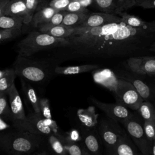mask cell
Segmentation results:
<instances>
[{"label":"cell","mask_w":155,"mask_h":155,"mask_svg":"<svg viewBox=\"0 0 155 155\" xmlns=\"http://www.w3.org/2000/svg\"><path fill=\"white\" fill-rule=\"evenodd\" d=\"M5 72H6V69L3 70H0V78H1L5 74Z\"/></svg>","instance_id":"obj_45"},{"label":"cell","mask_w":155,"mask_h":155,"mask_svg":"<svg viewBox=\"0 0 155 155\" xmlns=\"http://www.w3.org/2000/svg\"><path fill=\"white\" fill-rule=\"evenodd\" d=\"M22 28L0 29V43L13 39L20 35Z\"/></svg>","instance_id":"obj_31"},{"label":"cell","mask_w":155,"mask_h":155,"mask_svg":"<svg viewBox=\"0 0 155 155\" xmlns=\"http://www.w3.org/2000/svg\"><path fill=\"white\" fill-rule=\"evenodd\" d=\"M67 11L66 10H59L56 12L53 16L51 18V19L45 24L44 25H41L38 27L39 28H48L53 26L58 25L59 24H61L64 17V15H65Z\"/></svg>","instance_id":"obj_32"},{"label":"cell","mask_w":155,"mask_h":155,"mask_svg":"<svg viewBox=\"0 0 155 155\" xmlns=\"http://www.w3.org/2000/svg\"><path fill=\"white\" fill-rule=\"evenodd\" d=\"M80 133L84 144L90 154H101L103 143L98 133L97 127L88 128L83 125Z\"/></svg>","instance_id":"obj_12"},{"label":"cell","mask_w":155,"mask_h":155,"mask_svg":"<svg viewBox=\"0 0 155 155\" xmlns=\"http://www.w3.org/2000/svg\"><path fill=\"white\" fill-rule=\"evenodd\" d=\"M44 140L45 137L16 128H8L0 131V151L15 155L37 154L42 150Z\"/></svg>","instance_id":"obj_3"},{"label":"cell","mask_w":155,"mask_h":155,"mask_svg":"<svg viewBox=\"0 0 155 155\" xmlns=\"http://www.w3.org/2000/svg\"><path fill=\"white\" fill-rule=\"evenodd\" d=\"M111 70L117 77L130 82L143 101L153 102L155 97V75L137 73L120 64L113 65Z\"/></svg>","instance_id":"obj_5"},{"label":"cell","mask_w":155,"mask_h":155,"mask_svg":"<svg viewBox=\"0 0 155 155\" xmlns=\"http://www.w3.org/2000/svg\"><path fill=\"white\" fill-rule=\"evenodd\" d=\"M153 104H154V107H155V97H154V101H153Z\"/></svg>","instance_id":"obj_46"},{"label":"cell","mask_w":155,"mask_h":155,"mask_svg":"<svg viewBox=\"0 0 155 155\" xmlns=\"http://www.w3.org/2000/svg\"><path fill=\"white\" fill-rule=\"evenodd\" d=\"M121 18V22L131 27L136 28H150L155 27V21L147 22L134 15L128 14L124 12L119 14Z\"/></svg>","instance_id":"obj_22"},{"label":"cell","mask_w":155,"mask_h":155,"mask_svg":"<svg viewBox=\"0 0 155 155\" xmlns=\"http://www.w3.org/2000/svg\"><path fill=\"white\" fill-rule=\"evenodd\" d=\"M23 22L19 18L7 15L0 16V29L22 28Z\"/></svg>","instance_id":"obj_27"},{"label":"cell","mask_w":155,"mask_h":155,"mask_svg":"<svg viewBox=\"0 0 155 155\" xmlns=\"http://www.w3.org/2000/svg\"><path fill=\"white\" fill-rule=\"evenodd\" d=\"M16 74L13 68L6 69L5 74L0 78V92L6 93L14 84Z\"/></svg>","instance_id":"obj_28"},{"label":"cell","mask_w":155,"mask_h":155,"mask_svg":"<svg viewBox=\"0 0 155 155\" xmlns=\"http://www.w3.org/2000/svg\"><path fill=\"white\" fill-rule=\"evenodd\" d=\"M58 11L50 5L42 7L35 12L30 24L34 27L38 28L41 25L47 23Z\"/></svg>","instance_id":"obj_20"},{"label":"cell","mask_w":155,"mask_h":155,"mask_svg":"<svg viewBox=\"0 0 155 155\" xmlns=\"http://www.w3.org/2000/svg\"><path fill=\"white\" fill-rule=\"evenodd\" d=\"M66 136L63 137L64 139L71 142H81L82 141V138L81 136V134L78 130L75 129H73L69 132L66 133Z\"/></svg>","instance_id":"obj_38"},{"label":"cell","mask_w":155,"mask_h":155,"mask_svg":"<svg viewBox=\"0 0 155 155\" xmlns=\"http://www.w3.org/2000/svg\"><path fill=\"white\" fill-rule=\"evenodd\" d=\"M142 154L131 137L124 129L110 155Z\"/></svg>","instance_id":"obj_15"},{"label":"cell","mask_w":155,"mask_h":155,"mask_svg":"<svg viewBox=\"0 0 155 155\" xmlns=\"http://www.w3.org/2000/svg\"><path fill=\"white\" fill-rule=\"evenodd\" d=\"M94 2L102 12L116 15L136 5L135 0H94Z\"/></svg>","instance_id":"obj_14"},{"label":"cell","mask_w":155,"mask_h":155,"mask_svg":"<svg viewBox=\"0 0 155 155\" xmlns=\"http://www.w3.org/2000/svg\"><path fill=\"white\" fill-rule=\"evenodd\" d=\"M78 1L80 2V3L84 7H87L88 5H90L93 0H78Z\"/></svg>","instance_id":"obj_42"},{"label":"cell","mask_w":155,"mask_h":155,"mask_svg":"<svg viewBox=\"0 0 155 155\" xmlns=\"http://www.w3.org/2000/svg\"><path fill=\"white\" fill-rule=\"evenodd\" d=\"M77 116L83 125L88 128L97 127L99 114L96 113L94 106H89L87 108L78 109Z\"/></svg>","instance_id":"obj_18"},{"label":"cell","mask_w":155,"mask_h":155,"mask_svg":"<svg viewBox=\"0 0 155 155\" xmlns=\"http://www.w3.org/2000/svg\"><path fill=\"white\" fill-rule=\"evenodd\" d=\"M21 85L22 90L31 104L34 111L35 113H41L40 111V105H39V99L38 98L36 92L34 88L28 83L27 81L22 79Z\"/></svg>","instance_id":"obj_23"},{"label":"cell","mask_w":155,"mask_h":155,"mask_svg":"<svg viewBox=\"0 0 155 155\" xmlns=\"http://www.w3.org/2000/svg\"><path fill=\"white\" fill-rule=\"evenodd\" d=\"M11 127L10 125L8 124L4 119L0 116V131L5 130Z\"/></svg>","instance_id":"obj_40"},{"label":"cell","mask_w":155,"mask_h":155,"mask_svg":"<svg viewBox=\"0 0 155 155\" xmlns=\"http://www.w3.org/2000/svg\"><path fill=\"white\" fill-rule=\"evenodd\" d=\"M97 130L105 147V153L110 155L124 128L119 122L106 116L98 121Z\"/></svg>","instance_id":"obj_8"},{"label":"cell","mask_w":155,"mask_h":155,"mask_svg":"<svg viewBox=\"0 0 155 155\" xmlns=\"http://www.w3.org/2000/svg\"><path fill=\"white\" fill-rule=\"evenodd\" d=\"M150 51L151 53H155V41H154L150 47Z\"/></svg>","instance_id":"obj_43"},{"label":"cell","mask_w":155,"mask_h":155,"mask_svg":"<svg viewBox=\"0 0 155 155\" xmlns=\"http://www.w3.org/2000/svg\"><path fill=\"white\" fill-rule=\"evenodd\" d=\"M136 111L143 121L155 122V107L152 102L143 101Z\"/></svg>","instance_id":"obj_24"},{"label":"cell","mask_w":155,"mask_h":155,"mask_svg":"<svg viewBox=\"0 0 155 155\" xmlns=\"http://www.w3.org/2000/svg\"><path fill=\"white\" fill-rule=\"evenodd\" d=\"M90 101L94 106L102 111L106 116L122 124L124 121L131 117L133 114L128 108L117 103H105L94 97H90Z\"/></svg>","instance_id":"obj_11"},{"label":"cell","mask_w":155,"mask_h":155,"mask_svg":"<svg viewBox=\"0 0 155 155\" xmlns=\"http://www.w3.org/2000/svg\"><path fill=\"white\" fill-rule=\"evenodd\" d=\"M68 44L67 38H57L40 31H34L18 43L16 50L18 54L27 58L39 51L63 48Z\"/></svg>","instance_id":"obj_4"},{"label":"cell","mask_w":155,"mask_h":155,"mask_svg":"<svg viewBox=\"0 0 155 155\" xmlns=\"http://www.w3.org/2000/svg\"><path fill=\"white\" fill-rule=\"evenodd\" d=\"M133 72L147 75H155V56L142 55L130 57L119 63Z\"/></svg>","instance_id":"obj_10"},{"label":"cell","mask_w":155,"mask_h":155,"mask_svg":"<svg viewBox=\"0 0 155 155\" xmlns=\"http://www.w3.org/2000/svg\"><path fill=\"white\" fill-rule=\"evenodd\" d=\"M8 0H0V16L4 14V12Z\"/></svg>","instance_id":"obj_41"},{"label":"cell","mask_w":155,"mask_h":155,"mask_svg":"<svg viewBox=\"0 0 155 155\" xmlns=\"http://www.w3.org/2000/svg\"><path fill=\"white\" fill-rule=\"evenodd\" d=\"M101 68V65L97 64H88L76 66L59 67L54 68V71L58 74H74L82 73H87Z\"/></svg>","instance_id":"obj_19"},{"label":"cell","mask_w":155,"mask_h":155,"mask_svg":"<svg viewBox=\"0 0 155 155\" xmlns=\"http://www.w3.org/2000/svg\"><path fill=\"white\" fill-rule=\"evenodd\" d=\"M62 140L66 150L67 154L70 155H89L90 153L86 149L84 142H71L67 140L62 137Z\"/></svg>","instance_id":"obj_25"},{"label":"cell","mask_w":155,"mask_h":155,"mask_svg":"<svg viewBox=\"0 0 155 155\" xmlns=\"http://www.w3.org/2000/svg\"><path fill=\"white\" fill-rule=\"evenodd\" d=\"M136 5L144 8H155V0H135Z\"/></svg>","instance_id":"obj_39"},{"label":"cell","mask_w":155,"mask_h":155,"mask_svg":"<svg viewBox=\"0 0 155 155\" xmlns=\"http://www.w3.org/2000/svg\"><path fill=\"white\" fill-rule=\"evenodd\" d=\"M7 94L8 95L12 115L13 125L24 121L27 118V116L25 113L21 97L17 90L15 83L7 91Z\"/></svg>","instance_id":"obj_13"},{"label":"cell","mask_w":155,"mask_h":155,"mask_svg":"<svg viewBox=\"0 0 155 155\" xmlns=\"http://www.w3.org/2000/svg\"><path fill=\"white\" fill-rule=\"evenodd\" d=\"M151 154L155 155V139L152 141V145H151Z\"/></svg>","instance_id":"obj_44"},{"label":"cell","mask_w":155,"mask_h":155,"mask_svg":"<svg viewBox=\"0 0 155 155\" xmlns=\"http://www.w3.org/2000/svg\"><path fill=\"white\" fill-rule=\"evenodd\" d=\"M47 137L48 138V142L50 148L54 153L59 154H67L66 150L61 139L62 135L52 134Z\"/></svg>","instance_id":"obj_29"},{"label":"cell","mask_w":155,"mask_h":155,"mask_svg":"<svg viewBox=\"0 0 155 155\" xmlns=\"http://www.w3.org/2000/svg\"><path fill=\"white\" fill-rule=\"evenodd\" d=\"M4 15L19 18L24 24H29L24 0H8Z\"/></svg>","instance_id":"obj_17"},{"label":"cell","mask_w":155,"mask_h":155,"mask_svg":"<svg viewBox=\"0 0 155 155\" xmlns=\"http://www.w3.org/2000/svg\"><path fill=\"white\" fill-rule=\"evenodd\" d=\"M94 81L110 91L116 103L136 111L143 99L128 81L117 77L111 68H97L93 71Z\"/></svg>","instance_id":"obj_2"},{"label":"cell","mask_w":155,"mask_h":155,"mask_svg":"<svg viewBox=\"0 0 155 155\" xmlns=\"http://www.w3.org/2000/svg\"><path fill=\"white\" fill-rule=\"evenodd\" d=\"M71 0H51L49 5L56 10H65Z\"/></svg>","instance_id":"obj_37"},{"label":"cell","mask_w":155,"mask_h":155,"mask_svg":"<svg viewBox=\"0 0 155 155\" xmlns=\"http://www.w3.org/2000/svg\"><path fill=\"white\" fill-rule=\"evenodd\" d=\"M17 76L32 82H42L46 80L48 73L41 64L18 54L12 67Z\"/></svg>","instance_id":"obj_7"},{"label":"cell","mask_w":155,"mask_h":155,"mask_svg":"<svg viewBox=\"0 0 155 155\" xmlns=\"http://www.w3.org/2000/svg\"><path fill=\"white\" fill-rule=\"evenodd\" d=\"M87 12H69L64 15L62 24L70 27H77L82 24L87 16Z\"/></svg>","instance_id":"obj_26"},{"label":"cell","mask_w":155,"mask_h":155,"mask_svg":"<svg viewBox=\"0 0 155 155\" xmlns=\"http://www.w3.org/2000/svg\"><path fill=\"white\" fill-rule=\"evenodd\" d=\"M74 27L73 34L67 38L69 44L63 48L99 65L113 66L130 57L150 54V47L155 41V27L136 28L120 22Z\"/></svg>","instance_id":"obj_1"},{"label":"cell","mask_w":155,"mask_h":155,"mask_svg":"<svg viewBox=\"0 0 155 155\" xmlns=\"http://www.w3.org/2000/svg\"><path fill=\"white\" fill-rule=\"evenodd\" d=\"M13 127L45 137L54 134L52 129L46 124L45 118L41 113L35 111L30 113L24 121L13 125Z\"/></svg>","instance_id":"obj_9"},{"label":"cell","mask_w":155,"mask_h":155,"mask_svg":"<svg viewBox=\"0 0 155 155\" xmlns=\"http://www.w3.org/2000/svg\"><path fill=\"white\" fill-rule=\"evenodd\" d=\"M121 22V18L116 15L105 12L93 13L88 14L84 21L79 26L94 27L110 23H119Z\"/></svg>","instance_id":"obj_16"},{"label":"cell","mask_w":155,"mask_h":155,"mask_svg":"<svg viewBox=\"0 0 155 155\" xmlns=\"http://www.w3.org/2000/svg\"><path fill=\"white\" fill-rule=\"evenodd\" d=\"M143 128L147 138L153 141L155 139V122H143Z\"/></svg>","instance_id":"obj_35"},{"label":"cell","mask_w":155,"mask_h":155,"mask_svg":"<svg viewBox=\"0 0 155 155\" xmlns=\"http://www.w3.org/2000/svg\"><path fill=\"white\" fill-rule=\"evenodd\" d=\"M69 12H87V10L78 0H71L65 10Z\"/></svg>","instance_id":"obj_36"},{"label":"cell","mask_w":155,"mask_h":155,"mask_svg":"<svg viewBox=\"0 0 155 155\" xmlns=\"http://www.w3.org/2000/svg\"><path fill=\"white\" fill-rule=\"evenodd\" d=\"M28 23L30 24L33 16L39 7L40 0H24Z\"/></svg>","instance_id":"obj_33"},{"label":"cell","mask_w":155,"mask_h":155,"mask_svg":"<svg viewBox=\"0 0 155 155\" xmlns=\"http://www.w3.org/2000/svg\"><path fill=\"white\" fill-rule=\"evenodd\" d=\"M143 120L136 113L121 124L131 137L142 154H151L152 142L147 137L143 128Z\"/></svg>","instance_id":"obj_6"},{"label":"cell","mask_w":155,"mask_h":155,"mask_svg":"<svg viewBox=\"0 0 155 155\" xmlns=\"http://www.w3.org/2000/svg\"><path fill=\"white\" fill-rule=\"evenodd\" d=\"M75 30L74 27L59 24L48 28H39V31L49 34L57 38H67L71 36Z\"/></svg>","instance_id":"obj_21"},{"label":"cell","mask_w":155,"mask_h":155,"mask_svg":"<svg viewBox=\"0 0 155 155\" xmlns=\"http://www.w3.org/2000/svg\"><path fill=\"white\" fill-rule=\"evenodd\" d=\"M41 114L44 118L52 119L49 101L47 98H41L39 100Z\"/></svg>","instance_id":"obj_34"},{"label":"cell","mask_w":155,"mask_h":155,"mask_svg":"<svg viewBox=\"0 0 155 155\" xmlns=\"http://www.w3.org/2000/svg\"><path fill=\"white\" fill-rule=\"evenodd\" d=\"M7 95L6 93L0 92V116L5 121L12 122V115Z\"/></svg>","instance_id":"obj_30"}]
</instances>
